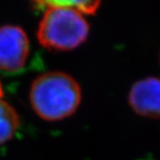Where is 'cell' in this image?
Masks as SVG:
<instances>
[{"instance_id":"obj_5","label":"cell","mask_w":160,"mask_h":160,"mask_svg":"<svg viewBox=\"0 0 160 160\" xmlns=\"http://www.w3.org/2000/svg\"><path fill=\"white\" fill-rule=\"evenodd\" d=\"M19 116L8 102L0 99V145L11 140L19 127Z\"/></svg>"},{"instance_id":"obj_3","label":"cell","mask_w":160,"mask_h":160,"mask_svg":"<svg viewBox=\"0 0 160 160\" xmlns=\"http://www.w3.org/2000/svg\"><path fill=\"white\" fill-rule=\"evenodd\" d=\"M30 44L25 31L19 26L0 27V71L14 73L24 68Z\"/></svg>"},{"instance_id":"obj_2","label":"cell","mask_w":160,"mask_h":160,"mask_svg":"<svg viewBox=\"0 0 160 160\" xmlns=\"http://www.w3.org/2000/svg\"><path fill=\"white\" fill-rule=\"evenodd\" d=\"M44 7L37 31L39 42L51 50L67 51L78 48L88 38L90 26L83 15L56 1L35 3Z\"/></svg>"},{"instance_id":"obj_6","label":"cell","mask_w":160,"mask_h":160,"mask_svg":"<svg viewBox=\"0 0 160 160\" xmlns=\"http://www.w3.org/2000/svg\"><path fill=\"white\" fill-rule=\"evenodd\" d=\"M2 97H3V88H2L1 82H0V99L2 98Z\"/></svg>"},{"instance_id":"obj_4","label":"cell","mask_w":160,"mask_h":160,"mask_svg":"<svg viewBox=\"0 0 160 160\" xmlns=\"http://www.w3.org/2000/svg\"><path fill=\"white\" fill-rule=\"evenodd\" d=\"M128 102L138 115L151 119L160 118V78L148 77L133 84Z\"/></svg>"},{"instance_id":"obj_1","label":"cell","mask_w":160,"mask_h":160,"mask_svg":"<svg viewBox=\"0 0 160 160\" xmlns=\"http://www.w3.org/2000/svg\"><path fill=\"white\" fill-rule=\"evenodd\" d=\"M29 99L33 110L41 119L61 121L77 110L81 102V89L70 74L49 72L32 82Z\"/></svg>"}]
</instances>
